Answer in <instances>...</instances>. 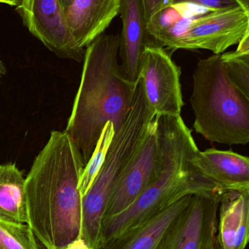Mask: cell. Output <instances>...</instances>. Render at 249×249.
<instances>
[{"instance_id":"29","label":"cell","mask_w":249,"mask_h":249,"mask_svg":"<svg viewBox=\"0 0 249 249\" xmlns=\"http://www.w3.org/2000/svg\"><path fill=\"white\" fill-rule=\"evenodd\" d=\"M0 83H1V81H0Z\"/></svg>"},{"instance_id":"22","label":"cell","mask_w":249,"mask_h":249,"mask_svg":"<svg viewBox=\"0 0 249 249\" xmlns=\"http://www.w3.org/2000/svg\"><path fill=\"white\" fill-rule=\"evenodd\" d=\"M144 5L145 12H146V18L149 20V18L157 11L161 7L165 4V0H143Z\"/></svg>"},{"instance_id":"20","label":"cell","mask_w":249,"mask_h":249,"mask_svg":"<svg viewBox=\"0 0 249 249\" xmlns=\"http://www.w3.org/2000/svg\"><path fill=\"white\" fill-rule=\"evenodd\" d=\"M0 249H41L29 225L0 220Z\"/></svg>"},{"instance_id":"10","label":"cell","mask_w":249,"mask_h":249,"mask_svg":"<svg viewBox=\"0 0 249 249\" xmlns=\"http://www.w3.org/2000/svg\"><path fill=\"white\" fill-rule=\"evenodd\" d=\"M223 193L193 196L171 224L159 249H210L216 238L218 209Z\"/></svg>"},{"instance_id":"23","label":"cell","mask_w":249,"mask_h":249,"mask_svg":"<svg viewBox=\"0 0 249 249\" xmlns=\"http://www.w3.org/2000/svg\"><path fill=\"white\" fill-rule=\"evenodd\" d=\"M65 249H90L89 246L86 244V241L83 238H78L72 241L70 244L67 246Z\"/></svg>"},{"instance_id":"27","label":"cell","mask_w":249,"mask_h":249,"mask_svg":"<svg viewBox=\"0 0 249 249\" xmlns=\"http://www.w3.org/2000/svg\"><path fill=\"white\" fill-rule=\"evenodd\" d=\"M6 74H7V68H6L4 63L0 59V78L5 75Z\"/></svg>"},{"instance_id":"9","label":"cell","mask_w":249,"mask_h":249,"mask_svg":"<svg viewBox=\"0 0 249 249\" xmlns=\"http://www.w3.org/2000/svg\"><path fill=\"white\" fill-rule=\"evenodd\" d=\"M16 10L32 36L57 57L83 62L85 49L73 39L59 0H22Z\"/></svg>"},{"instance_id":"15","label":"cell","mask_w":249,"mask_h":249,"mask_svg":"<svg viewBox=\"0 0 249 249\" xmlns=\"http://www.w3.org/2000/svg\"><path fill=\"white\" fill-rule=\"evenodd\" d=\"M249 192H225L217 215L216 239L221 249H246L249 241Z\"/></svg>"},{"instance_id":"12","label":"cell","mask_w":249,"mask_h":249,"mask_svg":"<svg viewBox=\"0 0 249 249\" xmlns=\"http://www.w3.org/2000/svg\"><path fill=\"white\" fill-rule=\"evenodd\" d=\"M194 168L223 193L249 192V158L232 150L199 149L192 158Z\"/></svg>"},{"instance_id":"17","label":"cell","mask_w":249,"mask_h":249,"mask_svg":"<svg viewBox=\"0 0 249 249\" xmlns=\"http://www.w3.org/2000/svg\"><path fill=\"white\" fill-rule=\"evenodd\" d=\"M202 9L203 7L190 4L165 3L148 20L149 35L156 45L171 49L187 21L202 13L199 11Z\"/></svg>"},{"instance_id":"19","label":"cell","mask_w":249,"mask_h":249,"mask_svg":"<svg viewBox=\"0 0 249 249\" xmlns=\"http://www.w3.org/2000/svg\"><path fill=\"white\" fill-rule=\"evenodd\" d=\"M230 78L235 86L249 97V41L247 38L238 42L232 52L221 54Z\"/></svg>"},{"instance_id":"1","label":"cell","mask_w":249,"mask_h":249,"mask_svg":"<svg viewBox=\"0 0 249 249\" xmlns=\"http://www.w3.org/2000/svg\"><path fill=\"white\" fill-rule=\"evenodd\" d=\"M85 164L64 130H52L25 181L28 223L45 249H65L80 236L82 196L79 180Z\"/></svg>"},{"instance_id":"26","label":"cell","mask_w":249,"mask_h":249,"mask_svg":"<svg viewBox=\"0 0 249 249\" xmlns=\"http://www.w3.org/2000/svg\"><path fill=\"white\" fill-rule=\"evenodd\" d=\"M60 3H61V7L64 10L68 8L69 7L72 5L75 0H59Z\"/></svg>"},{"instance_id":"7","label":"cell","mask_w":249,"mask_h":249,"mask_svg":"<svg viewBox=\"0 0 249 249\" xmlns=\"http://www.w3.org/2000/svg\"><path fill=\"white\" fill-rule=\"evenodd\" d=\"M163 165V149L156 116L144 140L111 192L103 222L130 207L157 179Z\"/></svg>"},{"instance_id":"3","label":"cell","mask_w":249,"mask_h":249,"mask_svg":"<svg viewBox=\"0 0 249 249\" xmlns=\"http://www.w3.org/2000/svg\"><path fill=\"white\" fill-rule=\"evenodd\" d=\"M156 117L163 149V169L157 179L130 207L104 221L102 245L186 196L222 192L193 165L192 158L199 149L181 116Z\"/></svg>"},{"instance_id":"13","label":"cell","mask_w":249,"mask_h":249,"mask_svg":"<svg viewBox=\"0 0 249 249\" xmlns=\"http://www.w3.org/2000/svg\"><path fill=\"white\" fill-rule=\"evenodd\" d=\"M121 0H75L64 10L73 39L80 48L102 35L119 13Z\"/></svg>"},{"instance_id":"28","label":"cell","mask_w":249,"mask_h":249,"mask_svg":"<svg viewBox=\"0 0 249 249\" xmlns=\"http://www.w3.org/2000/svg\"><path fill=\"white\" fill-rule=\"evenodd\" d=\"M210 249H221L220 247H219V244H218L217 239L214 240L213 244H212L211 247Z\"/></svg>"},{"instance_id":"16","label":"cell","mask_w":249,"mask_h":249,"mask_svg":"<svg viewBox=\"0 0 249 249\" xmlns=\"http://www.w3.org/2000/svg\"><path fill=\"white\" fill-rule=\"evenodd\" d=\"M25 181L16 163L0 164V220L27 225Z\"/></svg>"},{"instance_id":"21","label":"cell","mask_w":249,"mask_h":249,"mask_svg":"<svg viewBox=\"0 0 249 249\" xmlns=\"http://www.w3.org/2000/svg\"><path fill=\"white\" fill-rule=\"evenodd\" d=\"M165 3L193 4L209 10H221L239 6L235 0H165Z\"/></svg>"},{"instance_id":"5","label":"cell","mask_w":249,"mask_h":249,"mask_svg":"<svg viewBox=\"0 0 249 249\" xmlns=\"http://www.w3.org/2000/svg\"><path fill=\"white\" fill-rule=\"evenodd\" d=\"M156 116L148 104L143 80L139 77L131 109L124 124L114 133L100 170L82 197L80 237L90 249H99L102 245V223L111 192L144 140Z\"/></svg>"},{"instance_id":"4","label":"cell","mask_w":249,"mask_h":249,"mask_svg":"<svg viewBox=\"0 0 249 249\" xmlns=\"http://www.w3.org/2000/svg\"><path fill=\"white\" fill-rule=\"evenodd\" d=\"M190 104L193 127L206 140L221 144L249 142V97L232 83L221 54L197 63Z\"/></svg>"},{"instance_id":"14","label":"cell","mask_w":249,"mask_h":249,"mask_svg":"<svg viewBox=\"0 0 249 249\" xmlns=\"http://www.w3.org/2000/svg\"><path fill=\"white\" fill-rule=\"evenodd\" d=\"M192 197L180 199L146 222L105 241L99 249H159L171 224L189 206Z\"/></svg>"},{"instance_id":"6","label":"cell","mask_w":249,"mask_h":249,"mask_svg":"<svg viewBox=\"0 0 249 249\" xmlns=\"http://www.w3.org/2000/svg\"><path fill=\"white\" fill-rule=\"evenodd\" d=\"M249 31V13L240 6L206 10L190 19L171 51L203 49L222 54Z\"/></svg>"},{"instance_id":"2","label":"cell","mask_w":249,"mask_h":249,"mask_svg":"<svg viewBox=\"0 0 249 249\" xmlns=\"http://www.w3.org/2000/svg\"><path fill=\"white\" fill-rule=\"evenodd\" d=\"M119 35H99L85 49L80 86L64 131L85 165L105 124L121 127L133 105L137 81L129 80L118 61Z\"/></svg>"},{"instance_id":"11","label":"cell","mask_w":249,"mask_h":249,"mask_svg":"<svg viewBox=\"0 0 249 249\" xmlns=\"http://www.w3.org/2000/svg\"><path fill=\"white\" fill-rule=\"evenodd\" d=\"M118 14L122 20L118 49L121 66L129 80L136 82L139 78L140 58L145 47L156 45L148 31L143 0H121Z\"/></svg>"},{"instance_id":"25","label":"cell","mask_w":249,"mask_h":249,"mask_svg":"<svg viewBox=\"0 0 249 249\" xmlns=\"http://www.w3.org/2000/svg\"><path fill=\"white\" fill-rule=\"evenodd\" d=\"M238 5L244 9L246 12L249 13V0H235Z\"/></svg>"},{"instance_id":"18","label":"cell","mask_w":249,"mask_h":249,"mask_svg":"<svg viewBox=\"0 0 249 249\" xmlns=\"http://www.w3.org/2000/svg\"><path fill=\"white\" fill-rule=\"evenodd\" d=\"M114 133L115 131L112 123H107L102 128L90 159L85 165L82 171L78 184L79 190L82 197L87 193L100 170L106 158Z\"/></svg>"},{"instance_id":"24","label":"cell","mask_w":249,"mask_h":249,"mask_svg":"<svg viewBox=\"0 0 249 249\" xmlns=\"http://www.w3.org/2000/svg\"><path fill=\"white\" fill-rule=\"evenodd\" d=\"M22 0H0L1 4H7L10 7H18L21 2Z\"/></svg>"},{"instance_id":"8","label":"cell","mask_w":249,"mask_h":249,"mask_svg":"<svg viewBox=\"0 0 249 249\" xmlns=\"http://www.w3.org/2000/svg\"><path fill=\"white\" fill-rule=\"evenodd\" d=\"M181 74V68L164 48L153 45L145 47L139 77L143 80L148 104L156 116H181L184 105Z\"/></svg>"}]
</instances>
